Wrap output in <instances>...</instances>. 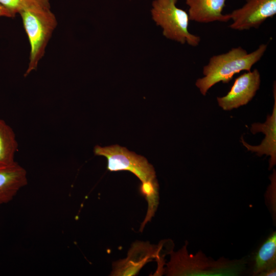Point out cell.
<instances>
[{
  "instance_id": "6da1fadb",
  "label": "cell",
  "mask_w": 276,
  "mask_h": 276,
  "mask_svg": "<svg viewBox=\"0 0 276 276\" xmlns=\"http://www.w3.org/2000/svg\"><path fill=\"white\" fill-rule=\"evenodd\" d=\"M267 48L261 44L255 51L248 53L241 47L232 48L226 53L214 55L203 68L204 77L197 80L195 85L205 96L215 84L228 83L234 75L242 71H250L251 67L259 61Z\"/></svg>"
},
{
  "instance_id": "7a4b0ae2",
  "label": "cell",
  "mask_w": 276,
  "mask_h": 276,
  "mask_svg": "<svg viewBox=\"0 0 276 276\" xmlns=\"http://www.w3.org/2000/svg\"><path fill=\"white\" fill-rule=\"evenodd\" d=\"M187 244L177 252L171 251L170 261L165 270L167 275H237L245 269L242 260L228 261L223 258L216 261L206 257L201 251L188 254Z\"/></svg>"
},
{
  "instance_id": "3957f363",
  "label": "cell",
  "mask_w": 276,
  "mask_h": 276,
  "mask_svg": "<svg viewBox=\"0 0 276 276\" xmlns=\"http://www.w3.org/2000/svg\"><path fill=\"white\" fill-rule=\"evenodd\" d=\"M19 14L30 45L29 62L24 75L26 77L37 69L57 21L51 7H33L22 11Z\"/></svg>"
},
{
  "instance_id": "277c9868",
  "label": "cell",
  "mask_w": 276,
  "mask_h": 276,
  "mask_svg": "<svg viewBox=\"0 0 276 276\" xmlns=\"http://www.w3.org/2000/svg\"><path fill=\"white\" fill-rule=\"evenodd\" d=\"M177 1L154 0L151 9L152 18L157 26L161 27L163 35L166 38L196 47L200 38L189 32V14L177 7Z\"/></svg>"
},
{
  "instance_id": "5b68a950",
  "label": "cell",
  "mask_w": 276,
  "mask_h": 276,
  "mask_svg": "<svg viewBox=\"0 0 276 276\" xmlns=\"http://www.w3.org/2000/svg\"><path fill=\"white\" fill-rule=\"evenodd\" d=\"M94 153L106 157L107 169L110 171H128L142 182L156 179L154 169L147 159L125 147L117 145L104 147L96 146Z\"/></svg>"
},
{
  "instance_id": "8992f818",
  "label": "cell",
  "mask_w": 276,
  "mask_h": 276,
  "mask_svg": "<svg viewBox=\"0 0 276 276\" xmlns=\"http://www.w3.org/2000/svg\"><path fill=\"white\" fill-rule=\"evenodd\" d=\"M165 242H162L157 246L151 245L148 242H134L129 249L126 258L113 263L110 275H135L147 263L153 259L157 262V269L155 274L163 273L164 257L166 254L165 250L163 249Z\"/></svg>"
},
{
  "instance_id": "52a82bcc",
  "label": "cell",
  "mask_w": 276,
  "mask_h": 276,
  "mask_svg": "<svg viewBox=\"0 0 276 276\" xmlns=\"http://www.w3.org/2000/svg\"><path fill=\"white\" fill-rule=\"evenodd\" d=\"M240 8L229 13L233 22L229 27L243 31L258 28L276 14V0H245Z\"/></svg>"
},
{
  "instance_id": "ba28073f",
  "label": "cell",
  "mask_w": 276,
  "mask_h": 276,
  "mask_svg": "<svg viewBox=\"0 0 276 276\" xmlns=\"http://www.w3.org/2000/svg\"><path fill=\"white\" fill-rule=\"evenodd\" d=\"M261 82L257 69L248 71L237 78L228 93L217 97L218 105L223 110H231L247 104L255 96Z\"/></svg>"
},
{
  "instance_id": "9c48e42d",
  "label": "cell",
  "mask_w": 276,
  "mask_h": 276,
  "mask_svg": "<svg viewBox=\"0 0 276 276\" xmlns=\"http://www.w3.org/2000/svg\"><path fill=\"white\" fill-rule=\"evenodd\" d=\"M274 103L272 113L268 115L264 123H254L251 125L250 131L253 134L259 132L265 133V139L260 145L251 146L246 143L243 137L241 142L248 151L257 153L258 156L265 154L270 156L269 160V169H271L276 163V91L275 84L273 88Z\"/></svg>"
},
{
  "instance_id": "30bf717a",
  "label": "cell",
  "mask_w": 276,
  "mask_h": 276,
  "mask_svg": "<svg viewBox=\"0 0 276 276\" xmlns=\"http://www.w3.org/2000/svg\"><path fill=\"white\" fill-rule=\"evenodd\" d=\"M226 0H186L190 20L200 23L227 22L230 14H223Z\"/></svg>"
},
{
  "instance_id": "8fae6325",
  "label": "cell",
  "mask_w": 276,
  "mask_h": 276,
  "mask_svg": "<svg viewBox=\"0 0 276 276\" xmlns=\"http://www.w3.org/2000/svg\"><path fill=\"white\" fill-rule=\"evenodd\" d=\"M27 182L26 170L16 162L0 167V204L10 201Z\"/></svg>"
},
{
  "instance_id": "7c38bea8",
  "label": "cell",
  "mask_w": 276,
  "mask_h": 276,
  "mask_svg": "<svg viewBox=\"0 0 276 276\" xmlns=\"http://www.w3.org/2000/svg\"><path fill=\"white\" fill-rule=\"evenodd\" d=\"M254 275L276 267V233L273 232L263 243L256 255Z\"/></svg>"
},
{
  "instance_id": "4fadbf2b",
  "label": "cell",
  "mask_w": 276,
  "mask_h": 276,
  "mask_svg": "<svg viewBox=\"0 0 276 276\" xmlns=\"http://www.w3.org/2000/svg\"><path fill=\"white\" fill-rule=\"evenodd\" d=\"M17 147L13 129L0 119V167L8 166L15 163L14 156Z\"/></svg>"
},
{
  "instance_id": "5bb4252c",
  "label": "cell",
  "mask_w": 276,
  "mask_h": 276,
  "mask_svg": "<svg viewBox=\"0 0 276 276\" xmlns=\"http://www.w3.org/2000/svg\"><path fill=\"white\" fill-rule=\"evenodd\" d=\"M0 5L14 17L22 11L33 7H51L50 0H0Z\"/></svg>"
},
{
  "instance_id": "9a60e30c",
  "label": "cell",
  "mask_w": 276,
  "mask_h": 276,
  "mask_svg": "<svg viewBox=\"0 0 276 276\" xmlns=\"http://www.w3.org/2000/svg\"><path fill=\"white\" fill-rule=\"evenodd\" d=\"M0 17H14L13 15L1 5H0Z\"/></svg>"
},
{
  "instance_id": "2e32d148",
  "label": "cell",
  "mask_w": 276,
  "mask_h": 276,
  "mask_svg": "<svg viewBox=\"0 0 276 276\" xmlns=\"http://www.w3.org/2000/svg\"><path fill=\"white\" fill-rule=\"evenodd\" d=\"M276 275V267L268 270L261 273L259 275L261 276H271Z\"/></svg>"
}]
</instances>
